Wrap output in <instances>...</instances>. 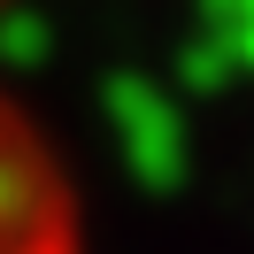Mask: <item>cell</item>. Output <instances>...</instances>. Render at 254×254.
<instances>
[{"label":"cell","instance_id":"cell-1","mask_svg":"<svg viewBox=\"0 0 254 254\" xmlns=\"http://www.w3.org/2000/svg\"><path fill=\"white\" fill-rule=\"evenodd\" d=\"M0 254H85L77 177L8 77H0Z\"/></svg>","mask_w":254,"mask_h":254}]
</instances>
